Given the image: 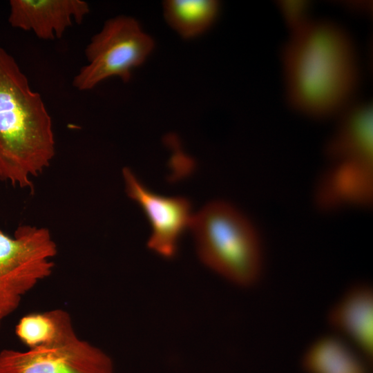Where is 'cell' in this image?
<instances>
[{
  "instance_id": "1",
  "label": "cell",
  "mask_w": 373,
  "mask_h": 373,
  "mask_svg": "<svg viewBox=\"0 0 373 373\" xmlns=\"http://www.w3.org/2000/svg\"><path fill=\"white\" fill-rule=\"evenodd\" d=\"M280 59L285 97L296 113L335 119L356 101L358 50L348 30L336 22L312 18L289 31Z\"/></svg>"
},
{
  "instance_id": "2",
  "label": "cell",
  "mask_w": 373,
  "mask_h": 373,
  "mask_svg": "<svg viewBox=\"0 0 373 373\" xmlns=\"http://www.w3.org/2000/svg\"><path fill=\"white\" fill-rule=\"evenodd\" d=\"M55 155L51 117L15 58L0 47V180L33 190Z\"/></svg>"
},
{
  "instance_id": "3",
  "label": "cell",
  "mask_w": 373,
  "mask_h": 373,
  "mask_svg": "<svg viewBox=\"0 0 373 373\" xmlns=\"http://www.w3.org/2000/svg\"><path fill=\"white\" fill-rule=\"evenodd\" d=\"M189 227L200 259L229 281L242 287L258 282L265 264L263 246L254 224L233 204L208 203L192 216Z\"/></svg>"
},
{
  "instance_id": "4",
  "label": "cell",
  "mask_w": 373,
  "mask_h": 373,
  "mask_svg": "<svg viewBox=\"0 0 373 373\" xmlns=\"http://www.w3.org/2000/svg\"><path fill=\"white\" fill-rule=\"evenodd\" d=\"M57 254L47 228L23 224L13 236L0 229V327L23 296L52 274Z\"/></svg>"
},
{
  "instance_id": "5",
  "label": "cell",
  "mask_w": 373,
  "mask_h": 373,
  "mask_svg": "<svg viewBox=\"0 0 373 373\" xmlns=\"http://www.w3.org/2000/svg\"><path fill=\"white\" fill-rule=\"evenodd\" d=\"M154 48V41L131 17L107 20L85 50L88 64L75 75L73 85L88 90L111 77L127 82L132 70L142 64Z\"/></svg>"
},
{
  "instance_id": "6",
  "label": "cell",
  "mask_w": 373,
  "mask_h": 373,
  "mask_svg": "<svg viewBox=\"0 0 373 373\" xmlns=\"http://www.w3.org/2000/svg\"><path fill=\"white\" fill-rule=\"evenodd\" d=\"M0 373H114L111 358L77 335L52 345L0 352Z\"/></svg>"
},
{
  "instance_id": "7",
  "label": "cell",
  "mask_w": 373,
  "mask_h": 373,
  "mask_svg": "<svg viewBox=\"0 0 373 373\" xmlns=\"http://www.w3.org/2000/svg\"><path fill=\"white\" fill-rule=\"evenodd\" d=\"M126 191L143 209L152 226L148 246L165 258L177 252L180 236L189 227L191 203L183 197H162L149 191L131 170H122Z\"/></svg>"
},
{
  "instance_id": "8",
  "label": "cell",
  "mask_w": 373,
  "mask_h": 373,
  "mask_svg": "<svg viewBox=\"0 0 373 373\" xmlns=\"http://www.w3.org/2000/svg\"><path fill=\"white\" fill-rule=\"evenodd\" d=\"M373 197L372 162H333L320 177L314 202L325 212L369 207Z\"/></svg>"
},
{
  "instance_id": "9",
  "label": "cell",
  "mask_w": 373,
  "mask_h": 373,
  "mask_svg": "<svg viewBox=\"0 0 373 373\" xmlns=\"http://www.w3.org/2000/svg\"><path fill=\"white\" fill-rule=\"evenodd\" d=\"M10 6V24L44 40L61 37L73 21L81 23L90 12L82 0H11Z\"/></svg>"
},
{
  "instance_id": "10",
  "label": "cell",
  "mask_w": 373,
  "mask_h": 373,
  "mask_svg": "<svg viewBox=\"0 0 373 373\" xmlns=\"http://www.w3.org/2000/svg\"><path fill=\"white\" fill-rule=\"evenodd\" d=\"M335 119L337 124L326 143L331 162H372L373 108L370 102H354Z\"/></svg>"
},
{
  "instance_id": "11",
  "label": "cell",
  "mask_w": 373,
  "mask_h": 373,
  "mask_svg": "<svg viewBox=\"0 0 373 373\" xmlns=\"http://www.w3.org/2000/svg\"><path fill=\"white\" fill-rule=\"evenodd\" d=\"M328 322L369 360L373 353V291L365 284L350 288L328 314Z\"/></svg>"
},
{
  "instance_id": "12",
  "label": "cell",
  "mask_w": 373,
  "mask_h": 373,
  "mask_svg": "<svg viewBox=\"0 0 373 373\" xmlns=\"http://www.w3.org/2000/svg\"><path fill=\"white\" fill-rule=\"evenodd\" d=\"M369 359L351 344L337 336H323L304 353L306 373H370Z\"/></svg>"
},
{
  "instance_id": "13",
  "label": "cell",
  "mask_w": 373,
  "mask_h": 373,
  "mask_svg": "<svg viewBox=\"0 0 373 373\" xmlns=\"http://www.w3.org/2000/svg\"><path fill=\"white\" fill-rule=\"evenodd\" d=\"M15 334L29 349L62 342L76 335L70 314L61 309L31 313L20 318Z\"/></svg>"
},
{
  "instance_id": "14",
  "label": "cell",
  "mask_w": 373,
  "mask_h": 373,
  "mask_svg": "<svg viewBox=\"0 0 373 373\" xmlns=\"http://www.w3.org/2000/svg\"><path fill=\"white\" fill-rule=\"evenodd\" d=\"M167 23L182 37L191 39L207 30L220 11L215 0H167L163 2Z\"/></svg>"
},
{
  "instance_id": "15",
  "label": "cell",
  "mask_w": 373,
  "mask_h": 373,
  "mask_svg": "<svg viewBox=\"0 0 373 373\" xmlns=\"http://www.w3.org/2000/svg\"><path fill=\"white\" fill-rule=\"evenodd\" d=\"M279 9L288 26L289 32L294 30L309 21V4L305 1H287L279 3Z\"/></svg>"
}]
</instances>
